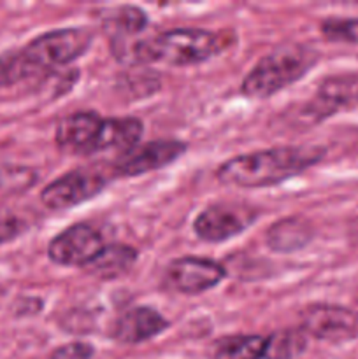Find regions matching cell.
<instances>
[{
	"label": "cell",
	"instance_id": "cell-1",
	"mask_svg": "<svg viewBox=\"0 0 358 359\" xmlns=\"http://www.w3.org/2000/svg\"><path fill=\"white\" fill-rule=\"evenodd\" d=\"M91 37L88 28H58L39 35L25 48L4 53L0 55V88L74 62L90 48Z\"/></svg>",
	"mask_w": 358,
	"mask_h": 359
},
{
	"label": "cell",
	"instance_id": "cell-2",
	"mask_svg": "<svg viewBox=\"0 0 358 359\" xmlns=\"http://www.w3.org/2000/svg\"><path fill=\"white\" fill-rule=\"evenodd\" d=\"M325 156L321 146H283L255 151L227 160L216 175L223 184L239 188L274 186L311 168Z\"/></svg>",
	"mask_w": 358,
	"mask_h": 359
},
{
	"label": "cell",
	"instance_id": "cell-3",
	"mask_svg": "<svg viewBox=\"0 0 358 359\" xmlns=\"http://www.w3.org/2000/svg\"><path fill=\"white\" fill-rule=\"evenodd\" d=\"M234 37L204 28H174L135 42L132 58L137 63H165L172 67L199 65L227 51Z\"/></svg>",
	"mask_w": 358,
	"mask_h": 359
},
{
	"label": "cell",
	"instance_id": "cell-4",
	"mask_svg": "<svg viewBox=\"0 0 358 359\" xmlns=\"http://www.w3.org/2000/svg\"><path fill=\"white\" fill-rule=\"evenodd\" d=\"M318 55L307 46L286 44L263 56L242 81V95L269 98L283 88L297 83L309 72Z\"/></svg>",
	"mask_w": 358,
	"mask_h": 359
},
{
	"label": "cell",
	"instance_id": "cell-5",
	"mask_svg": "<svg viewBox=\"0 0 358 359\" xmlns=\"http://www.w3.org/2000/svg\"><path fill=\"white\" fill-rule=\"evenodd\" d=\"M107 186V177L95 168H76L49 182L41 193L42 205L49 210H65L88 202Z\"/></svg>",
	"mask_w": 358,
	"mask_h": 359
},
{
	"label": "cell",
	"instance_id": "cell-6",
	"mask_svg": "<svg viewBox=\"0 0 358 359\" xmlns=\"http://www.w3.org/2000/svg\"><path fill=\"white\" fill-rule=\"evenodd\" d=\"M258 212L242 203H213L193 221V231L206 242H225L248 230Z\"/></svg>",
	"mask_w": 358,
	"mask_h": 359
},
{
	"label": "cell",
	"instance_id": "cell-7",
	"mask_svg": "<svg viewBox=\"0 0 358 359\" xmlns=\"http://www.w3.org/2000/svg\"><path fill=\"white\" fill-rule=\"evenodd\" d=\"M227 277L221 263L207 258L186 256L168 263L164 284L171 291L181 294H200L216 287Z\"/></svg>",
	"mask_w": 358,
	"mask_h": 359
},
{
	"label": "cell",
	"instance_id": "cell-8",
	"mask_svg": "<svg viewBox=\"0 0 358 359\" xmlns=\"http://www.w3.org/2000/svg\"><path fill=\"white\" fill-rule=\"evenodd\" d=\"M104 245L100 231L86 223H76L49 242L48 258L56 265L86 269Z\"/></svg>",
	"mask_w": 358,
	"mask_h": 359
},
{
	"label": "cell",
	"instance_id": "cell-9",
	"mask_svg": "<svg viewBox=\"0 0 358 359\" xmlns=\"http://www.w3.org/2000/svg\"><path fill=\"white\" fill-rule=\"evenodd\" d=\"M186 149L188 146L181 140L158 139L153 142L139 144L116 160L112 165V174L118 177H135L147 172L160 170L174 163L181 154H185Z\"/></svg>",
	"mask_w": 358,
	"mask_h": 359
},
{
	"label": "cell",
	"instance_id": "cell-10",
	"mask_svg": "<svg viewBox=\"0 0 358 359\" xmlns=\"http://www.w3.org/2000/svg\"><path fill=\"white\" fill-rule=\"evenodd\" d=\"M300 328L312 339L340 342L358 332V314L340 305H311L302 314Z\"/></svg>",
	"mask_w": 358,
	"mask_h": 359
},
{
	"label": "cell",
	"instance_id": "cell-11",
	"mask_svg": "<svg viewBox=\"0 0 358 359\" xmlns=\"http://www.w3.org/2000/svg\"><path fill=\"white\" fill-rule=\"evenodd\" d=\"M354 102H358V74L326 77L304 107L302 116L307 123H319Z\"/></svg>",
	"mask_w": 358,
	"mask_h": 359
},
{
	"label": "cell",
	"instance_id": "cell-12",
	"mask_svg": "<svg viewBox=\"0 0 358 359\" xmlns=\"http://www.w3.org/2000/svg\"><path fill=\"white\" fill-rule=\"evenodd\" d=\"M168 328V321L151 307H133L123 312L111 328V339L119 344H142Z\"/></svg>",
	"mask_w": 358,
	"mask_h": 359
},
{
	"label": "cell",
	"instance_id": "cell-13",
	"mask_svg": "<svg viewBox=\"0 0 358 359\" xmlns=\"http://www.w3.org/2000/svg\"><path fill=\"white\" fill-rule=\"evenodd\" d=\"M104 118L93 111H79L67 116L56 126L55 139L62 149L76 154H91Z\"/></svg>",
	"mask_w": 358,
	"mask_h": 359
},
{
	"label": "cell",
	"instance_id": "cell-14",
	"mask_svg": "<svg viewBox=\"0 0 358 359\" xmlns=\"http://www.w3.org/2000/svg\"><path fill=\"white\" fill-rule=\"evenodd\" d=\"M144 133L142 121L137 118H109L102 121L98 135L91 146V154L100 151H119L128 153L135 146Z\"/></svg>",
	"mask_w": 358,
	"mask_h": 359
},
{
	"label": "cell",
	"instance_id": "cell-15",
	"mask_svg": "<svg viewBox=\"0 0 358 359\" xmlns=\"http://www.w3.org/2000/svg\"><path fill=\"white\" fill-rule=\"evenodd\" d=\"M312 238V226L302 217H284L276 221L265 233V244L276 252H295L305 248Z\"/></svg>",
	"mask_w": 358,
	"mask_h": 359
},
{
	"label": "cell",
	"instance_id": "cell-16",
	"mask_svg": "<svg viewBox=\"0 0 358 359\" xmlns=\"http://www.w3.org/2000/svg\"><path fill=\"white\" fill-rule=\"evenodd\" d=\"M137 258H139V252L133 248H130V245H104V249H102L97 255V258L86 266V270L88 273L98 277V279L112 280L125 276V273L132 269L133 263L137 262Z\"/></svg>",
	"mask_w": 358,
	"mask_h": 359
},
{
	"label": "cell",
	"instance_id": "cell-17",
	"mask_svg": "<svg viewBox=\"0 0 358 359\" xmlns=\"http://www.w3.org/2000/svg\"><path fill=\"white\" fill-rule=\"evenodd\" d=\"M267 337L228 335L218 340L213 347V359H263Z\"/></svg>",
	"mask_w": 358,
	"mask_h": 359
},
{
	"label": "cell",
	"instance_id": "cell-18",
	"mask_svg": "<svg viewBox=\"0 0 358 359\" xmlns=\"http://www.w3.org/2000/svg\"><path fill=\"white\" fill-rule=\"evenodd\" d=\"M307 349V335L304 330L284 328L267 337L263 359H297Z\"/></svg>",
	"mask_w": 358,
	"mask_h": 359
},
{
	"label": "cell",
	"instance_id": "cell-19",
	"mask_svg": "<svg viewBox=\"0 0 358 359\" xmlns=\"http://www.w3.org/2000/svg\"><path fill=\"white\" fill-rule=\"evenodd\" d=\"M105 25L112 27V30L119 32V34H137V32L144 30L147 25V16L142 9L132 6H121L112 9L111 13L105 16Z\"/></svg>",
	"mask_w": 358,
	"mask_h": 359
},
{
	"label": "cell",
	"instance_id": "cell-20",
	"mask_svg": "<svg viewBox=\"0 0 358 359\" xmlns=\"http://www.w3.org/2000/svg\"><path fill=\"white\" fill-rule=\"evenodd\" d=\"M321 34L332 42L358 44V18H329L321 23Z\"/></svg>",
	"mask_w": 358,
	"mask_h": 359
},
{
	"label": "cell",
	"instance_id": "cell-21",
	"mask_svg": "<svg viewBox=\"0 0 358 359\" xmlns=\"http://www.w3.org/2000/svg\"><path fill=\"white\" fill-rule=\"evenodd\" d=\"M93 353L95 349L90 346V344L72 342V344H65V346L53 351V354L49 356V359H91L93 358Z\"/></svg>",
	"mask_w": 358,
	"mask_h": 359
},
{
	"label": "cell",
	"instance_id": "cell-22",
	"mask_svg": "<svg viewBox=\"0 0 358 359\" xmlns=\"http://www.w3.org/2000/svg\"><path fill=\"white\" fill-rule=\"evenodd\" d=\"M25 223L16 216H11V214H2L0 216V245L7 244V242H13L14 238L20 237L25 231Z\"/></svg>",
	"mask_w": 358,
	"mask_h": 359
},
{
	"label": "cell",
	"instance_id": "cell-23",
	"mask_svg": "<svg viewBox=\"0 0 358 359\" xmlns=\"http://www.w3.org/2000/svg\"><path fill=\"white\" fill-rule=\"evenodd\" d=\"M347 235H350L351 242L358 245V217H354L350 223V230H347Z\"/></svg>",
	"mask_w": 358,
	"mask_h": 359
},
{
	"label": "cell",
	"instance_id": "cell-24",
	"mask_svg": "<svg viewBox=\"0 0 358 359\" xmlns=\"http://www.w3.org/2000/svg\"><path fill=\"white\" fill-rule=\"evenodd\" d=\"M6 168H7V167H6V165H4V163H2V161H0V174H2V172H4V170H6Z\"/></svg>",
	"mask_w": 358,
	"mask_h": 359
}]
</instances>
